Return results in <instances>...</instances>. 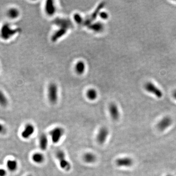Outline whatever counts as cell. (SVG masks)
<instances>
[{
    "label": "cell",
    "mask_w": 176,
    "mask_h": 176,
    "mask_svg": "<svg viewBox=\"0 0 176 176\" xmlns=\"http://www.w3.org/2000/svg\"><path fill=\"white\" fill-rule=\"evenodd\" d=\"M17 29H12L8 23H5L2 26L0 29V36L4 40H7L17 33Z\"/></svg>",
    "instance_id": "6da1fadb"
},
{
    "label": "cell",
    "mask_w": 176,
    "mask_h": 176,
    "mask_svg": "<svg viewBox=\"0 0 176 176\" xmlns=\"http://www.w3.org/2000/svg\"><path fill=\"white\" fill-rule=\"evenodd\" d=\"M56 156L59 161L61 167L66 171H69L71 168V165L69 161L66 160L64 152L61 150L57 151L56 152Z\"/></svg>",
    "instance_id": "7a4b0ae2"
},
{
    "label": "cell",
    "mask_w": 176,
    "mask_h": 176,
    "mask_svg": "<svg viewBox=\"0 0 176 176\" xmlns=\"http://www.w3.org/2000/svg\"><path fill=\"white\" fill-rule=\"evenodd\" d=\"M48 96L50 102L55 103L58 99V89L57 85L54 83L50 85L48 90Z\"/></svg>",
    "instance_id": "3957f363"
},
{
    "label": "cell",
    "mask_w": 176,
    "mask_h": 176,
    "mask_svg": "<svg viewBox=\"0 0 176 176\" xmlns=\"http://www.w3.org/2000/svg\"><path fill=\"white\" fill-rule=\"evenodd\" d=\"M64 133V129L61 127H56L50 132V135L53 143L58 142Z\"/></svg>",
    "instance_id": "277c9868"
},
{
    "label": "cell",
    "mask_w": 176,
    "mask_h": 176,
    "mask_svg": "<svg viewBox=\"0 0 176 176\" xmlns=\"http://www.w3.org/2000/svg\"><path fill=\"white\" fill-rule=\"evenodd\" d=\"M144 88L146 91L156 95L159 98L162 97L163 95L162 92H161V90L151 82L146 83L144 86Z\"/></svg>",
    "instance_id": "5b68a950"
},
{
    "label": "cell",
    "mask_w": 176,
    "mask_h": 176,
    "mask_svg": "<svg viewBox=\"0 0 176 176\" xmlns=\"http://www.w3.org/2000/svg\"><path fill=\"white\" fill-rule=\"evenodd\" d=\"M55 25L59 26L60 28L68 29L72 27L73 24L70 20L65 18H57L54 21Z\"/></svg>",
    "instance_id": "8992f818"
},
{
    "label": "cell",
    "mask_w": 176,
    "mask_h": 176,
    "mask_svg": "<svg viewBox=\"0 0 176 176\" xmlns=\"http://www.w3.org/2000/svg\"><path fill=\"white\" fill-rule=\"evenodd\" d=\"M172 123V119L168 117H166L163 118L161 121L158 123L157 128L161 131H163L169 127Z\"/></svg>",
    "instance_id": "52a82bcc"
},
{
    "label": "cell",
    "mask_w": 176,
    "mask_h": 176,
    "mask_svg": "<svg viewBox=\"0 0 176 176\" xmlns=\"http://www.w3.org/2000/svg\"><path fill=\"white\" fill-rule=\"evenodd\" d=\"M109 134L108 130L106 127H102L100 129L97 136V142L102 144L106 141L107 138Z\"/></svg>",
    "instance_id": "ba28073f"
},
{
    "label": "cell",
    "mask_w": 176,
    "mask_h": 176,
    "mask_svg": "<svg viewBox=\"0 0 176 176\" xmlns=\"http://www.w3.org/2000/svg\"><path fill=\"white\" fill-rule=\"evenodd\" d=\"M116 163L119 167H130L133 164V161L130 158H118Z\"/></svg>",
    "instance_id": "9c48e42d"
},
{
    "label": "cell",
    "mask_w": 176,
    "mask_h": 176,
    "mask_svg": "<svg viewBox=\"0 0 176 176\" xmlns=\"http://www.w3.org/2000/svg\"><path fill=\"white\" fill-rule=\"evenodd\" d=\"M109 112L110 114L113 119L117 120L119 117V112L117 105L115 103H111L109 106Z\"/></svg>",
    "instance_id": "30bf717a"
},
{
    "label": "cell",
    "mask_w": 176,
    "mask_h": 176,
    "mask_svg": "<svg viewBox=\"0 0 176 176\" xmlns=\"http://www.w3.org/2000/svg\"><path fill=\"white\" fill-rule=\"evenodd\" d=\"M34 132V127L33 125L31 124H28L26 125L25 128L22 132L21 135L24 139H27L33 134Z\"/></svg>",
    "instance_id": "8fae6325"
},
{
    "label": "cell",
    "mask_w": 176,
    "mask_h": 176,
    "mask_svg": "<svg viewBox=\"0 0 176 176\" xmlns=\"http://www.w3.org/2000/svg\"><path fill=\"white\" fill-rule=\"evenodd\" d=\"M45 10L47 13L50 15H52L55 13L56 8L53 1L48 0L46 2L45 5Z\"/></svg>",
    "instance_id": "7c38bea8"
},
{
    "label": "cell",
    "mask_w": 176,
    "mask_h": 176,
    "mask_svg": "<svg viewBox=\"0 0 176 176\" xmlns=\"http://www.w3.org/2000/svg\"><path fill=\"white\" fill-rule=\"evenodd\" d=\"M104 5V4L103 3H102L101 4H100L99 5V6L98 7H97V8L95 9V11L91 15V16L85 22V23L86 24H87L89 26L91 24V23H92L95 19L98 13H99L100 11V10L101 9V8L103 7Z\"/></svg>",
    "instance_id": "4fadbf2b"
},
{
    "label": "cell",
    "mask_w": 176,
    "mask_h": 176,
    "mask_svg": "<svg viewBox=\"0 0 176 176\" xmlns=\"http://www.w3.org/2000/svg\"><path fill=\"white\" fill-rule=\"evenodd\" d=\"M48 144V138L45 134H42L39 138V146L42 150H46Z\"/></svg>",
    "instance_id": "5bb4252c"
},
{
    "label": "cell",
    "mask_w": 176,
    "mask_h": 176,
    "mask_svg": "<svg viewBox=\"0 0 176 176\" xmlns=\"http://www.w3.org/2000/svg\"><path fill=\"white\" fill-rule=\"evenodd\" d=\"M67 31V29L60 28L53 34V35L51 37V40L55 42L57 40L60 38L64 36L66 34Z\"/></svg>",
    "instance_id": "9a60e30c"
},
{
    "label": "cell",
    "mask_w": 176,
    "mask_h": 176,
    "mask_svg": "<svg viewBox=\"0 0 176 176\" xmlns=\"http://www.w3.org/2000/svg\"><path fill=\"white\" fill-rule=\"evenodd\" d=\"M20 12L18 9L14 7H12L8 10L7 12V16L10 18L14 19L17 18L19 15Z\"/></svg>",
    "instance_id": "2e32d148"
},
{
    "label": "cell",
    "mask_w": 176,
    "mask_h": 176,
    "mask_svg": "<svg viewBox=\"0 0 176 176\" xmlns=\"http://www.w3.org/2000/svg\"><path fill=\"white\" fill-rule=\"evenodd\" d=\"M83 160L87 163H92L96 161V158L94 154L91 153H88L84 155Z\"/></svg>",
    "instance_id": "e0dca14e"
},
{
    "label": "cell",
    "mask_w": 176,
    "mask_h": 176,
    "mask_svg": "<svg viewBox=\"0 0 176 176\" xmlns=\"http://www.w3.org/2000/svg\"><path fill=\"white\" fill-rule=\"evenodd\" d=\"M89 27L90 29L96 32H100L101 31L104 29V26L102 23L100 22H97L94 24H90Z\"/></svg>",
    "instance_id": "ac0fdd59"
},
{
    "label": "cell",
    "mask_w": 176,
    "mask_h": 176,
    "mask_svg": "<svg viewBox=\"0 0 176 176\" xmlns=\"http://www.w3.org/2000/svg\"><path fill=\"white\" fill-rule=\"evenodd\" d=\"M85 64L83 61H79L76 63L75 65V70L78 74L83 73L85 70Z\"/></svg>",
    "instance_id": "d6986e66"
},
{
    "label": "cell",
    "mask_w": 176,
    "mask_h": 176,
    "mask_svg": "<svg viewBox=\"0 0 176 176\" xmlns=\"http://www.w3.org/2000/svg\"><path fill=\"white\" fill-rule=\"evenodd\" d=\"M7 168L10 171H15L18 166L17 162L15 160H8L7 163Z\"/></svg>",
    "instance_id": "ffe728a7"
},
{
    "label": "cell",
    "mask_w": 176,
    "mask_h": 176,
    "mask_svg": "<svg viewBox=\"0 0 176 176\" xmlns=\"http://www.w3.org/2000/svg\"><path fill=\"white\" fill-rule=\"evenodd\" d=\"M87 96L90 100H94L97 96V93L95 89H89L87 92Z\"/></svg>",
    "instance_id": "44dd1931"
},
{
    "label": "cell",
    "mask_w": 176,
    "mask_h": 176,
    "mask_svg": "<svg viewBox=\"0 0 176 176\" xmlns=\"http://www.w3.org/2000/svg\"><path fill=\"white\" fill-rule=\"evenodd\" d=\"M32 160L37 163H41L44 161V156L40 153H35L32 156Z\"/></svg>",
    "instance_id": "7402d4cb"
},
{
    "label": "cell",
    "mask_w": 176,
    "mask_h": 176,
    "mask_svg": "<svg viewBox=\"0 0 176 176\" xmlns=\"http://www.w3.org/2000/svg\"><path fill=\"white\" fill-rule=\"evenodd\" d=\"M8 104L7 97L3 92L0 90V105L2 107H6Z\"/></svg>",
    "instance_id": "603a6c76"
},
{
    "label": "cell",
    "mask_w": 176,
    "mask_h": 176,
    "mask_svg": "<svg viewBox=\"0 0 176 176\" xmlns=\"http://www.w3.org/2000/svg\"><path fill=\"white\" fill-rule=\"evenodd\" d=\"M73 18L74 19L75 21L78 24H81L83 22V18L78 13L75 14L73 16Z\"/></svg>",
    "instance_id": "cb8c5ba5"
},
{
    "label": "cell",
    "mask_w": 176,
    "mask_h": 176,
    "mask_svg": "<svg viewBox=\"0 0 176 176\" xmlns=\"http://www.w3.org/2000/svg\"><path fill=\"white\" fill-rule=\"evenodd\" d=\"M99 16L102 19H107L109 17V15L106 12L101 11L99 13Z\"/></svg>",
    "instance_id": "d4e9b609"
},
{
    "label": "cell",
    "mask_w": 176,
    "mask_h": 176,
    "mask_svg": "<svg viewBox=\"0 0 176 176\" xmlns=\"http://www.w3.org/2000/svg\"><path fill=\"white\" fill-rule=\"evenodd\" d=\"M7 132V129L3 125L0 123V134H4Z\"/></svg>",
    "instance_id": "484cf974"
},
{
    "label": "cell",
    "mask_w": 176,
    "mask_h": 176,
    "mask_svg": "<svg viewBox=\"0 0 176 176\" xmlns=\"http://www.w3.org/2000/svg\"><path fill=\"white\" fill-rule=\"evenodd\" d=\"M7 172L4 169L0 168V176H6Z\"/></svg>",
    "instance_id": "4316f807"
},
{
    "label": "cell",
    "mask_w": 176,
    "mask_h": 176,
    "mask_svg": "<svg viewBox=\"0 0 176 176\" xmlns=\"http://www.w3.org/2000/svg\"><path fill=\"white\" fill-rule=\"evenodd\" d=\"M173 96L175 99H176V90L174 91L173 93Z\"/></svg>",
    "instance_id": "83f0119b"
},
{
    "label": "cell",
    "mask_w": 176,
    "mask_h": 176,
    "mask_svg": "<svg viewBox=\"0 0 176 176\" xmlns=\"http://www.w3.org/2000/svg\"><path fill=\"white\" fill-rule=\"evenodd\" d=\"M167 176H171V175H167Z\"/></svg>",
    "instance_id": "f1b7e54d"
},
{
    "label": "cell",
    "mask_w": 176,
    "mask_h": 176,
    "mask_svg": "<svg viewBox=\"0 0 176 176\" xmlns=\"http://www.w3.org/2000/svg\"><path fill=\"white\" fill-rule=\"evenodd\" d=\"M30 176V175H29V176Z\"/></svg>",
    "instance_id": "f546056e"
}]
</instances>
